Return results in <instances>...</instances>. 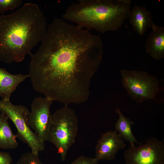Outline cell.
<instances>
[{
  "label": "cell",
  "mask_w": 164,
  "mask_h": 164,
  "mask_svg": "<svg viewBox=\"0 0 164 164\" xmlns=\"http://www.w3.org/2000/svg\"><path fill=\"white\" fill-rule=\"evenodd\" d=\"M41 42L27 74L34 91L66 106L86 101L103 57L99 36L56 18Z\"/></svg>",
  "instance_id": "1"
},
{
  "label": "cell",
  "mask_w": 164,
  "mask_h": 164,
  "mask_svg": "<svg viewBox=\"0 0 164 164\" xmlns=\"http://www.w3.org/2000/svg\"><path fill=\"white\" fill-rule=\"evenodd\" d=\"M47 27L46 18L36 4L26 3L11 14L0 15V61L19 62L27 55L32 56Z\"/></svg>",
  "instance_id": "2"
},
{
  "label": "cell",
  "mask_w": 164,
  "mask_h": 164,
  "mask_svg": "<svg viewBox=\"0 0 164 164\" xmlns=\"http://www.w3.org/2000/svg\"><path fill=\"white\" fill-rule=\"evenodd\" d=\"M131 2L130 0H80L68 8L63 19L89 30L103 33L115 31L129 18Z\"/></svg>",
  "instance_id": "3"
},
{
  "label": "cell",
  "mask_w": 164,
  "mask_h": 164,
  "mask_svg": "<svg viewBox=\"0 0 164 164\" xmlns=\"http://www.w3.org/2000/svg\"><path fill=\"white\" fill-rule=\"evenodd\" d=\"M78 119L75 112L65 105L52 114L46 141L56 148L62 161L74 143L78 131Z\"/></svg>",
  "instance_id": "4"
},
{
  "label": "cell",
  "mask_w": 164,
  "mask_h": 164,
  "mask_svg": "<svg viewBox=\"0 0 164 164\" xmlns=\"http://www.w3.org/2000/svg\"><path fill=\"white\" fill-rule=\"evenodd\" d=\"M0 111L12 122L17 129V137L26 144L32 152L39 154L44 150L45 142L39 138L29 126L28 120L29 111L26 107L13 104L10 100L1 99Z\"/></svg>",
  "instance_id": "5"
},
{
  "label": "cell",
  "mask_w": 164,
  "mask_h": 164,
  "mask_svg": "<svg viewBox=\"0 0 164 164\" xmlns=\"http://www.w3.org/2000/svg\"><path fill=\"white\" fill-rule=\"evenodd\" d=\"M120 73L123 86L133 100L141 103L155 98L159 90L155 77L144 71L123 69Z\"/></svg>",
  "instance_id": "6"
},
{
  "label": "cell",
  "mask_w": 164,
  "mask_h": 164,
  "mask_svg": "<svg viewBox=\"0 0 164 164\" xmlns=\"http://www.w3.org/2000/svg\"><path fill=\"white\" fill-rule=\"evenodd\" d=\"M124 157L125 164H164V144L152 138L142 145L131 147Z\"/></svg>",
  "instance_id": "7"
},
{
  "label": "cell",
  "mask_w": 164,
  "mask_h": 164,
  "mask_svg": "<svg viewBox=\"0 0 164 164\" xmlns=\"http://www.w3.org/2000/svg\"><path fill=\"white\" fill-rule=\"evenodd\" d=\"M53 101L46 97L35 98L32 102L28 120L31 129L42 141H46L50 124V108Z\"/></svg>",
  "instance_id": "8"
},
{
  "label": "cell",
  "mask_w": 164,
  "mask_h": 164,
  "mask_svg": "<svg viewBox=\"0 0 164 164\" xmlns=\"http://www.w3.org/2000/svg\"><path fill=\"white\" fill-rule=\"evenodd\" d=\"M125 146L123 139L116 131H108L102 134L97 141L94 159L97 162L113 160L118 151Z\"/></svg>",
  "instance_id": "9"
},
{
  "label": "cell",
  "mask_w": 164,
  "mask_h": 164,
  "mask_svg": "<svg viewBox=\"0 0 164 164\" xmlns=\"http://www.w3.org/2000/svg\"><path fill=\"white\" fill-rule=\"evenodd\" d=\"M145 45L146 51L152 57L159 60L164 57V28L159 26L153 22Z\"/></svg>",
  "instance_id": "10"
},
{
  "label": "cell",
  "mask_w": 164,
  "mask_h": 164,
  "mask_svg": "<svg viewBox=\"0 0 164 164\" xmlns=\"http://www.w3.org/2000/svg\"><path fill=\"white\" fill-rule=\"evenodd\" d=\"M27 77V74H12L0 67V97L2 99L10 100L12 93Z\"/></svg>",
  "instance_id": "11"
},
{
  "label": "cell",
  "mask_w": 164,
  "mask_h": 164,
  "mask_svg": "<svg viewBox=\"0 0 164 164\" xmlns=\"http://www.w3.org/2000/svg\"><path fill=\"white\" fill-rule=\"evenodd\" d=\"M129 18L133 29L140 35L151 27L153 22L151 13L143 6H135L131 10Z\"/></svg>",
  "instance_id": "12"
},
{
  "label": "cell",
  "mask_w": 164,
  "mask_h": 164,
  "mask_svg": "<svg viewBox=\"0 0 164 164\" xmlns=\"http://www.w3.org/2000/svg\"><path fill=\"white\" fill-rule=\"evenodd\" d=\"M8 118L3 113L0 114V148L13 149L19 144L16 135L13 133L8 121Z\"/></svg>",
  "instance_id": "13"
},
{
  "label": "cell",
  "mask_w": 164,
  "mask_h": 164,
  "mask_svg": "<svg viewBox=\"0 0 164 164\" xmlns=\"http://www.w3.org/2000/svg\"><path fill=\"white\" fill-rule=\"evenodd\" d=\"M115 112L119 118L115 125V131L123 139L129 142L131 147L135 146V143L137 142L132 131V126L134 122L125 116L119 109H117Z\"/></svg>",
  "instance_id": "14"
},
{
  "label": "cell",
  "mask_w": 164,
  "mask_h": 164,
  "mask_svg": "<svg viewBox=\"0 0 164 164\" xmlns=\"http://www.w3.org/2000/svg\"><path fill=\"white\" fill-rule=\"evenodd\" d=\"M39 154L31 151L23 154L15 164H43Z\"/></svg>",
  "instance_id": "15"
},
{
  "label": "cell",
  "mask_w": 164,
  "mask_h": 164,
  "mask_svg": "<svg viewBox=\"0 0 164 164\" xmlns=\"http://www.w3.org/2000/svg\"><path fill=\"white\" fill-rule=\"evenodd\" d=\"M22 0H0V13L3 15L6 11L12 10L22 5Z\"/></svg>",
  "instance_id": "16"
},
{
  "label": "cell",
  "mask_w": 164,
  "mask_h": 164,
  "mask_svg": "<svg viewBox=\"0 0 164 164\" xmlns=\"http://www.w3.org/2000/svg\"><path fill=\"white\" fill-rule=\"evenodd\" d=\"M71 164H99L95 161L94 158L84 156H80L73 161Z\"/></svg>",
  "instance_id": "17"
},
{
  "label": "cell",
  "mask_w": 164,
  "mask_h": 164,
  "mask_svg": "<svg viewBox=\"0 0 164 164\" xmlns=\"http://www.w3.org/2000/svg\"><path fill=\"white\" fill-rule=\"evenodd\" d=\"M12 157L9 153L0 152V164H12Z\"/></svg>",
  "instance_id": "18"
}]
</instances>
